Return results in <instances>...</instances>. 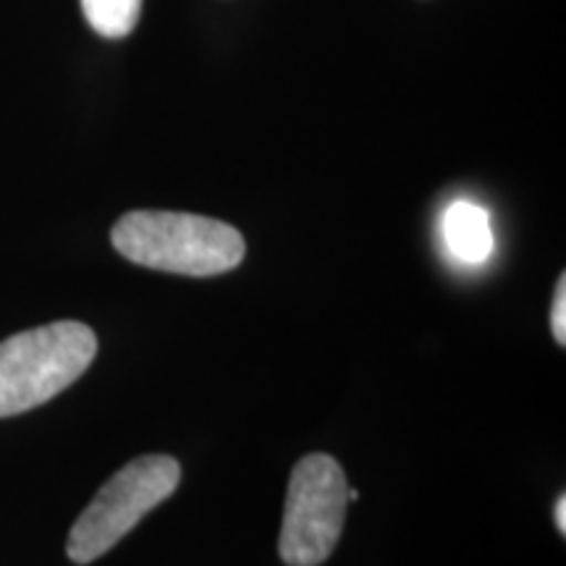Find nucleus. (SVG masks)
<instances>
[{
  "label": "nucleus",
  "mask_w": 566,
  "mask_h": 566,
  "mask_svg": "<svg viewBox=\"0 0 566 566\" xmlns=\"http://www.w3.org/2000/svg\"><path fill=\"white\" fill-rule=\"evenodd\" d=\"M554 520L558 525V533H566V495H558L556 501V509H554Z\"/></svg>",
  "instance_id": "6e6552de"
},
{
  "label": "nucleus",
  "mask_w": 566,
  "mask_h": 566,
  "mask_svg": "<svg viewBox=\"0 0 566 566\" xmlns=\"http://www.w3.org/2000/svg\"><path fill=\"white\" fill-rule=\"evenodd\" d=\"M111 242L134 265L192 279L229 273L247 254L244 237L233 226L195 212H126L113 226Z\"/></svg>",
  "instance_id": "f257e3e1"
},
{
  "label": "nucleus",
  "mask_w": 566,
  "mask_h": 566,
  "mask_svg": "<svg viewBox=\"0 0 566 566\" xmlns=\"http://www.w3.org/2000/svg\"><path fill=\"white\" fill-rule=\"evenodd\" d=\"M97 354L90 325L59 321L0 342V417L45 405L87 373Z\"/></svg>",
  "instance_id": "f03ea898"
},
{
  "label": "nucleus",
  "mask_w": 566,
  "mask_h": 566,
  "mask_svg": "<svg viewBox=\"0 0 566 566\" xmlns=\"http://www.w3.org/2000/svg\"><path fill=\"white\" fill-rule=\"evenodd\" d=\"M349 485L342 464L328 454H310L289 480L279 554L289 566H321L342 537Z\"/></svg>",
  "instance_id": "20e7f679"
},
{
  "label": "nucleus",
  "mask_w": 566,
  "mask_h": 566,
  "mask_svg": "<svg viewBox=\"0 0 566 566\" xmlns=\"http://www.w3.org/2000/svg\"><path fill=\"white\" fill-rule=\"evenodd\" d=\"M551 331H554L556 342L566 344V281L564 275L558 279L556 296H554V310H551Z\"/></svg>",
  "instance_id": "0eeeda50"
},
{
  "label": "nucleus",
  "mask_w": 566,
  "mask_h": 566,
  "mask_svg": "<svg viewBox=\"0 0 566 566\" xmlns=\"http://www.w3.org/2000/svg\"><path fill=\"white\" fill-rule=\"evenodd\" d=\"M443 242L459 263H485L495 247L491 216L470 200L451 202L443 216Z\"/></svg>",
  "instance_id": "39448f33"
},
{
  "label": "nucleus",
  "mask_w": 566,
  "mask_h": 566,
  "mask_svg": "<svg viewBox=\"0 0 566 566\" xmlns=\"http://www.w3.org/2000/svg\"><path fill=\"white\" fill-rule=\"evenodd\" d=\"M179 483L181 464L168 454H147L122 467L71 527L66 543L71 562L92 564L108 554L142 516L171 499Z\"/></svg>",
  "instance_id": "7ed1b4c3"
},
{
  "label": "nucleus",
  "mask_w": 566,
  "mask_h": 566,
  "mask_svg": "<svg viewBox=\"0 0 566 566\" xmlns=\"http://www.w3.org/2000/svg\"><path fill=\"white\" fill-rule=\"evenodd\" d=\"M87 24L105 40H122L137 27L142 0H82Z\"/></svg>",
  "instance_id": "423d86ee"
}]
</instances>
